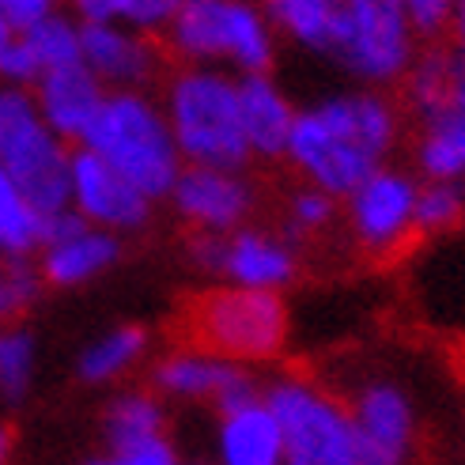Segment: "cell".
I'll list each match as a JSON object with an SVG mask.
<instances>
[{
	"mask_svg": "<svg viewBox=\"0 0 465 465\" xmlns=\"http://www.w3.org/2000/svg\"><path fill=\"white\" fill-rule=\"evenodd\" d=\"M220 276H227L235 288L281 292L295 276V250L269 231H231L223 235Z\"/></svg>",
	"mask_w": 465,
	"mask_h": 465,
	"instance_id": "2e32d148",
	"label": "cell"
},
{
	"mask_svg": "<svg viewBox=\"0 0 465 465\" xmlns=\"http://www.w3.org/2000/svg\"><path fill=\"white\" fill-rule=\"evenodd\" d=\"M465 216V182H420L416 190V231L439 235L458 227Z\"/></svg>",
	"mask_w": 465,
	"mask_h": 465,
	"instance_id": "4316f807",
	"label": "cell"
},
{
	"mask_svg": "<svg viewBox=\"0 0 465 465\" xmlns=\"http://www.w3.org/2000/svg\"><path fill=\"white\" fill-rule=\"evenodd\" d=\"M144 344H148V337H144V330H136V325L110 330L80 356V379L84 382H110V379L125 375V371L144 356Z\"/></svg>",
	"mask_w": 465,
	"mask_h": 465,
	"instance_id": "603a6c76",
	"label": "cell"
},
{
	"mask_svg": "<svg viewBox=\"0 0 465 465\" xmlns=\"http://www.w3.org/2000/svg\"><path fill=\"white\" fill-rule=\"evenodd\" d=\"M416 190L420 182L405 171L379 167L348 193V227L363 250L386 253L416 231Z\"/></svg>",
	"mask_w": 465,
	"mask_h": 465,
	"instance_id": "ba28073f",
	"label": "cell"
},
{
	"mask_svg": "<svg viewBox=\"0 0 465 465\" xmlns=\"http://www.w3.org/2000/svg\"><path fill=\"white\" fill-rule=\"evenodd\" d=\"M114 461L118 465H178L174 447L163 435L148 439V443H136L129 450H114Z\"/></svg>",
	"mask_w": 465,
	"mask_h": 465,
	"instance_id": "836d02e7",
	"label": "cell"
},
{
	"mask_svg": "<svg viewBox=\"0 0 465 465\" xmlns=\"http://www.w3.org/2000/svg\"><path fill=\"white\" fill-rule=\"evenodd\" d=\"M84 23H125L133 31H167L182 0H68Z\"/></svg>",
	"mask_w": 465,
	"mask_h": 465,
	"instance_id": "7402d4cb",
	"label": "cell"
},
{
	"mask_svg": "<svg viewBox=\"0 0 465 465\" xmlns=\"http://www.w3.org/2000/svg\"><path fill=\"white\" fill-rule=\"evenodd\" d=\"M416 167L428 182H465V110H439L420 118Z\"/></svg>",
	"mask_w": 465,
	"mask_h": 465,
	"instance_id": "ffe728a7",
	"label": "cell"
},
{
	"mask_svg": "<svg viewBox=\"0 0 465 465\" xmlns=\"http://www.w3.org/2000/svg\"><path fill=\"white\" fill-rule=\"evenodd\" d=\"M348 76L382 87L416 61V31L401 0H337L330 54Z\"/></svg>",
	"mask_w": 465,
	"mask_h": 465,
	"instance_id": "5b68a950",
	"label": "cell"
},
{
	"mask_svg": "<svg viewBox=\"0 0 465 465\" xmlns=\"http://www.w3.org/2000/svg\"><path fill=\"white\" fill-rule=\"evenodd\" d=\"M348 412H352L367 461L401 465L416 435V412L398 382H367Z\"/></svg>",
	"mask_w": 465,
	"mask_h": 465,
	"instance_id": "9a60e30c",
	"label": "cell"
},
{
	"mask_svg": "<svg viewBox=\"0 0 465 465\" xmlns=\"http://www.w3.org/2000/svg\"><path fill=\"white\" fill-rule=\"evenodd\" d=\"M450 27H454V38H458V45H465V0H458L454 19H450Z\"/></svg>",
	"mask_w": 465,
	"mask_h": 465,
	"instance_id": "74e56055",
	"label": "cell"
},
{
	"mask_svg": "<svg viewBox=\"0 0 465 465\" xmlns=\"http://www.w3.org/2000/svg\"><path fill=\"white\" fill-rule=\"evenodd\" d=\"M439 110H465V45L458 42L439 50V103L431 114Z\"/></svg>",
	"mask_w": 465,
	"mask_h": 465,
	"instance_id": "4dcf8cb0",
	"label": "cell"
},
{
	"mask_svg": "<svg viewBox=\"0 0 465 465\" xmlns=\"http://www.w3.org/2000/svg\"><path fill=\"white\" fill-rule=\"evenodd\" d=\"M171 50L190 64L227 61L242 76L269 73L276 57V35L265 8L250 0H182L167 27Z\"/></svg>",
	"mask_w": 465,
	"mask_h": 465,
	"instance_id": "277c9868",
	"label": "cell"
},
{
	"mask_svg": "<svg viewBox=\"0 0 465 465\" xmlns=\"http://www.w3.org/2000/svg\"><path fill=\"white\" fill-rule=\"evenodd\" d=\"M54 5H57V0H0V15H8L15 27L23 31V27H31V23H38L42 15L57 12Z\"/></svg>",
	"mask_w": 465,
	"mask_h": 465,
	"instance_id": "e575fe53",
	"label": "cell"
},
{
	"mask_svg": "<svg viewBox=\"0 0 465 465\" xmlns=\"http://www.w3.org/2000/svg\"><path fill=\"white\" fill-rule=\"evenodd\" d=\"M190 333L201 352L223 360H269L284 348L288 307L276 292L223 288L204 295L190 314Z\"/></svg>",
	"mask_w": 465,
	"mask_h": 465,
	"instance_id": "52a82bcc",
	"label": "cell"
},
{
	"mask_svg": "<svg viewBox=\"0 0 465 465\" xmlns=\"http://www.w3.org/2000/svg\"><path fill=\"white\" fill-rule=\"evenodd\" d=\"M401 5H405V15L412 23V31L431 38V35L450 27L458 0H401Z\"/></svg>",
	"mask_w": 465,
	"mask_h": 465,
	"instance_id": "1f68e13d",
	"label": "cell"
},
{
	"mask_svg": "<svg viewBox=\"0 0 465 465\" xmlns=\"http://www.w3.org/2000/svg\"><path fill=\"white\" fill-rule=\"evenodd\" d=\"M15 35H19V27H15V23H12L8 15H0V57L8 54V45L15 42Z\"/></svg>",
	"mask_w": 465,
	"mask_h": 465,
	"instance_id": "8d00e7d4",
	"label": "cell"
},
{
	"mask_svg": "<svg viewBox=\"0 0 465 465\" xmlns=\"http://www.w3.org/2000/svg\"><path fill=\"white\" fill-rule=\"evenodd\" d=\"M38 106H35V95L23 87H0V155H5L23 133L31 125H38Z\"/></svg>",
	"mask_w": 465,
	"mask_h": 465,
	"instance_id": "f1b7e54d",
	"label": "cell"
},
{
	"mask_svg": "<svg viewBox=\"0 0 465 465\" xmlns=\"http://www.w3.org/2000/svg\"><path fill=\"white\" fill-rule=\"evenodd\" d=\"M80 148L103 155L152 201L167 197L185 167L167 114L141 91H106V103L84 133Z\"/></svg>",
	"mask_w": 465,
	"mask_h": 465,
	"instance_id": "7a4b0ae2",
	"label": "cell"
},
{
	"mask_svg": "<svg viewBox=\"0 0 465 465\" xmlns=\"http://www.w3.org/2000/svg\"><path fill=\"white\" fill-rule=\"evenodd\" d=\"M15 314L12 311V295H8V253H0V318Z\"/></svg>",
	"mask_w": 465,
	"mask_h": 465,
	"instance_id": "d590c367",
	"label": "cell"
},
{
	"mask_svg": "<svg viewBox=\"0 0 465 465\" xmlns=\"http://www.w3.org/2000/svg\"><path fill=\"white\" fill-rule=\"evenodd\" d=\"M265 15L272 23V31L288 35L303 50L330 54L337 0H265Z\"/></svg>",
	"mask_w": 465,
	"mask_h": 465,
	"instance_id": "44dd1931",
	"label": "cell"
},
{
	"mask_svg": "<svg viewBox=\"0 0 465 465\" xmlns=\"http://www.w3.org/2000/svg\"><path fill=\"white\" fill-rule=\"evenodd\" d=\"M23 45L31 50V57L38 61V68H61V64H73L80 61V23L68 19V15H42L38 23L19 31Z\"/></svg>",
	"mask_w": 465,
	"mask_h": 465,
	"instance_id": "484cf974",
	"label": "cell"
},
{
	"mask_svg": "<svg viewBox=\"0 0 465 465\" xmlns=\"http://www.w3.org/2000/svg\"><path fill=\"white\" fill-rule=\"evenodd\" d=\"M333 213H337L333 193L318 190V185H303L288 204V223H292L295 235H314V231H322L333 220Z\"/></svg>",
	"mask_w": 465,
	"mask_h": 465,
	"instance_id": "f546056e",
	"label": "cell"
},
{
	"mask_svg": "<svg viewBox=\"0 0 465 465\" xmlns=\"http://www.w3.org/2000/svg\"><path fill=\"white\" fill-rule=\"evenodd\" d=\"M163 435V409L148 393H122L106 412V443L114 450H129L136 443Z\"/></svg>",
	"mask_w": 465,
	"mask_h": 465,
	"instance_id": "cb8c5ba5",
	"label": "cell"
},
{
	"mask_svg": "<svg viewBox=\"0 0 465 465\" xmlns=\"http://www.w3.org/2000/svg\"><path fill=\"white\" fill-rule=\"evenodd\" d=\"M167 197L174 201L182 220H190L197 231H208V235H231V231H239L253 208V190L239 171L193 167V163L182 167L174 190Z\"/></svg>",
	"mask_w": 465,
	"mask_h": 465,
	"instance_id": "30bf717a",
	"label": "cell"
},
{
	"mask_svg": "<svg viewBox=\"0 0 465 465\" xmlns=\"http://www.w3.org/2000/svg\"><path fill=\"white\" fill-rule=\"evenodd\" d=\"M31 250H38V213L15 178L0 167V253L27 258Z\"/></svg>",
	"mask_w": 465,
	"mask_h": 465,
	"instance_id": "d4e9b609",
	"label": "cell"
},
{
	"mask_svg": "<svg viewBox=\"0 0 465 465\" xmlns=\"http://www.w3.org/2000/svg\"><path fill=\"white\" fill-rule=\"evenodd\" d=\"M239 110H242V133H246L250 155L276 159L288 152L299 110L269 73H250L239 80Z\"/></svg>",
	"mask_w": 465,
	"mask_h": 465,
	"instance_id": "e0dca14e",
	"label": "cell"
},
{
	"mask_svg": "<svg viewBox=\"0 0 465 465\" xmlns=\"http://www.w3.org/2000/svg\"><path fill=\"white\" fill-rule=\"evenodd\" d=\"M367 465H379V461H367Z\"/></svg>",
	"mask_w": 465,
	"mask_h": 465,
	"instance_id": "60d3db41",
	"label": "cell"
},
{
	"mask_svg": "<svg viewBox=\"0 0 465 465\" xmlns=\"http://www.w3.org/2000/svg\"><path fill=\"white\" fill-rule=\"evenodd\" d=\"M265 405L284 431V465H367L352 412L314 382H272Z\"/></svg>",
	"mask_w": 465,
	"mask_h": 465,
	"instance_id": "8992f818",
	"label": "cell"
},
{
	"mask_svg": "<svg viewBox=\"0 0 465 465\" xmlns=\"http://www.w3.org/2000/svg\"><path fill=\"white\" fill-rule=\"evenodd\" d=\"M106 103V84L91 73L84 61L45 68L35 80V106L45 129H54L61 141H84V133L95 122Z\"/></svg>",
	"mask_w": 465,
	"mask_h": 465,
	"instance_id": "5bb4252c",
	"label": "cell"
},
{
	"mask_svg": "<svg viewBox=\"0 0 465 465\" xmlns=\"http://www.w3.org/2000/svg\"><path fill=\"white\" fill-rule=\"evenodd\" d=\"M80 61L106 91H141L159 68L152 38L125 23H80Z\"/></svg>",
	"mask_w": 465,
	"mask_h": 465,
	"instance_id": "4fadbf2b",
	"label": "cell"
},
{
	"mask_svg": "<svg viewBox=\"0 0 465 465\" xmlns=\"http://www.w3.org/2000/svg\"><path fill=\"white\" fill-rule=\"evenodd\" d=\"M8 454H12V435H8V428H0V465L8 461Z\"/></svg>",
	"mask_w": 465,
	"mask_h": 465,
	"instance_id": "f35d334b",
	"label": "cell"
},
{
	"mask_svg": "<svg viewBox=\"0 0 465 465\" xmlns=\"http://www.w3.org/2000/svg\"><path fill=\"white\" fill-rule=\"evenodd\" d=\"M155 386L171 398H185V401H216L220 412L239 409L253 398H262V390L253 386V379L235 363L213 352H174L155 367Z\"/></svg>",
	"mask_w": 465,
	"mask_h": 465,
	"instance_id": "7c38bea8",
	"label": "cell"
},
{
	"mask_svg": "<svg viewBox=\"0 0 465 465\" xmlns=\"http://www.w3.org/2000/svg\"><path fill=\"white\" fill-rule=\"evenodd\" d=\"M216 450L220 465H284V431L265 405V393L220 412Z\"/></svg>",
	"mask_w": 465,
	"mask_h": 465,
	"instance_id": "ac0fdd59",
	"label": "cell"
},
{
	"mask_svg": "<svg viewBox=\"0 0 465 465\" xmlns=\"http://www.w3.org/2000/svg\"><path fill=\"white\" fill-rule=\"evenodd\" d=\"M91 465H118V461H114V454H110V458H95Z\"/></svg>",
	"mask_w": 465,
	"mask_h": 465,
	"instance_id": "ab89813d",
	"label": "cell"
},
{
	"mask_svg": "<svg viewBox=\"0 0 465 465\" xmlns=\"http://www.w3.org/2000/svg\"><path fill=\"white\" fill-rule=\"evenodd\" d=\"M35 341L23 330H0V398L19 401L31 390Z\"/></svg>",
	"mask_w": 465,
	"mask_h": 465,
	"instance_id": "83f0119b",
	"label": "cell"
},
{
	"mask_svg": "<svg viewBox=\"0 0 465 465\" xmlns=\"http://www.w3.org/2000/svg\"><path fill=\"white\" fill-rule=\"evenodd\" d=\"M84 227H87V220L76 213L73 204L57 208V213L38 216V250H42V246H54V242H61V239H68V235H76V231H84Z\"/></svg>",
	"mask_w": 465,
	"mask_h": 465,
	"instance_id": "d6a6232c",
	"label": "cell"
},
{
	"mask_svg": "<svg viewBox=\"0 0 465 465\" xmlns=\"http://www.w3.org/2000/svg\"><path fill=\"white\" fill-rule=\"evenodd\" d=\"M114 262H118V239H114V231L87 223L76 235H68L54 246H42L38 269H42V281H50L57 288H76V284L95 281Z\"/></svg>",
	"mask_w": 465,
	"mask_h": 465,
	"instance_id": "d6986e66",
	"label": "cell"
},
{
	"mask_svg": "<svg viewBox=\"0 0 465 465\" xmlns=\"http://www.w3.org/2000/svg\"><path fill=\"white\" fill-rule=\"evenodd\" d=\"M398 144V110L379 91H341L295 114L288 159L311 185L348 197L356 185L386 167Z\"/></svg>",
	"mask_w": 465,
	"mask_h": 465,
	"instance_id": "6da1fadb",
	"label": "cell"
},
{
	"mask_svg": "<svg viewBox=\"0 0 465 465\" xmlns=\"http://www.w3.org/2000/svg\"><path fill=\"white\" fill-rule=\"evenodd\" d=\"M0 167H5L15 185L23 190L35 204V213H57V208H68V167H73V152H68V141L54 129H45V122L31 125L19 141L0 155Z\"/></svg>",
	"mask_w": 465,
	"mask_h": 465,
	"instance_id": "8fae6325",
	"label": "cell"
},
{
	"mask_svg": "<svg viewBox=\"0 0 465 465\" xmlns=\"http://www.w3.org/2000/svg\"><path fill=\"white\" fill-rule=\"evenodd\" d=\"M68 204H73L91 227H103V231H133L152 213V197L136 190L122 171H114L110 163L91 148L73 152V167H68Z\"/></svg>",
	"mask_w": 465,
	"mask_h": 465,
	"instance_id": "9c48e42d",
	"label": "cell"
},
{
	"mask_svg": "<svg viewBox=\"0 0 465 465\" xmlns=\"http://www.w3.org/2000/svg\"><path fill=\"white\" fill-rule=\"evenodd\" d=\"M167 125L185 163L239 171L250 159L239 110V80L220 68L193 64L167 84Z\"/></svg>",
	"mask_w": 465,
	"mask_h": 465,
	"instance_id": "3957f363",
	"label": "cell"
}]
</instances>
